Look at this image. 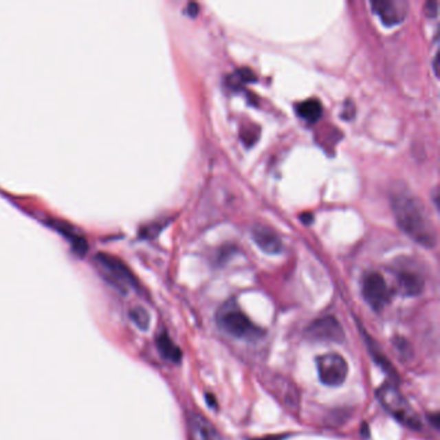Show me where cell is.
<instances>
[{
	"instance_id": "obj_1",
	"label": "cell",
	"mask_w": 440,
	"mask_h": 440,
	"mask_svg": "<svg viewBox=\"0 0 440 440\" xmlns=\"http://www.w3.org/2000/svg\"><path fill=\"white\" fill-rule=\"evenodd\" d=\"M393 210L399 228L426 248L437 244V234L424 204L415 195L398 192L393 197Z\"/></svg>"
},
{
	"instance_id": "obj_2",
	"label": "cell",
	"mask_w": 440,
	"mask_h": 440,
	"mask_svg": "<svg viewBox=\"0 0 440 440\" xmlns=\"http://www.w3.org/2000/svg\"><path fill=\"white\" fill-rule=\"evenodd\" d=\"M377 399L381 406L402 425L410 430H421L422 424L419 415L412 408L408 400L404 398L397 386L391 384L382 385L377 390Z\"/></svg>"
},
{
	"instance_id": "obj_3",
	"label": "cell",
	"mask_w": 440,
	"mask_h": 440,
	"mask_svg": "<svg viewBox=\"0 0 440 440\" xmlns=\"http://www.w3.org/2000/svg\"><path fill=\"white\" fill-rule=\"evenodd\" d=\"M217 324L221 329L239 340L254 341L261 338L263 331L241 311L236 304L223 305L217 313Z\"/></svg>"
},
{
	"instance_id": "obj_4",
	"label": "cell",
	"mask_w": 440,
	"mask_h": 440,
	"mask_svg": "<svg viewBox=\"0 0 440 440\" xmlns=\"http://www.w3.org/2000/svg\"><path fill=\"white\" fill-rule=\"evenodd\" d=\"M96 261L106 279L116 285L119 291L126 294L129 289L136 287V278L120 258L109 253H98L96 256Z\"/></svg>"
},
{
	"instance_id": "obj_5",
	"label": "cell",
	"mask_w": 440,
	"mask_h": 440,
	"mask_svg": "<svg viewBox=\"0 0 440 440\" xmlns=\"http://www.w3.org/2000/svg\"><path fill=\"white\" fill-rule=\"evenodd\" d=\"M318 375L325 386L337 388L346 381L349 373V366L344 357L337 353H328L316 358Z\"/></svg>"
},
{
	"instance_id": "obj_6",
	"label": "cell",
	"mask_w": 440,
	"mask_h": 440,
	"mask_svg": "<svg viewBox=\"0 0 440 440\" xmlns=\"http://www.w3.org/2000/svg\"><path fill=\"white\" fill-rule=\"evenodd\" d=\"M306 338L319 342H342L345 332L342 325L333 316L316 319L305 331Z\"/></svg>"
},
{
	"instance_id": "obj_7",
	"label": "cell",
	"mask_w": 440,
	"mask_h": 440,
	"mask_svg": "<svg viewBox=\"0 0 440 440\" xmlns=\"http://www.w3.org/2000/svg\"><path fill=\"white\" fill-rule=\"evenodd\" d=\"M363 297L375 311H381L390 301L388 284L381 274L371 273L363 280Z\"/></svg>"
},
{
	"instance_id": "obj_8",
	"label": "cell",
	"mask_w": 440,
	"mask_h": 440,
	"mask_svg": "<svg viewBox=\"0 0 440 440\" xmlns=\"http://www.w3.org/2000/svg\"><path fill=\"white\" fill-rule=\"evenodd\" d=\"M373 12L386 26L398 25L407 16V3L398 0H375L371 1Z\"/></svg>"
},
{
	"instance_id": "obj_9",
	"label": "cell",
	"mask_w": 440,
	"mask_h": 440,
	"mask_svg": "<svg viewBox=\"0 0 440 440\" xmlns=\"http://www.w3.org/2000/svg\"><path fill=\"white\" fill-rule=\"evenodd\" d=\"M188 425L190 440H222L220 432L212 425L210 419L200 413H190Z\"/></svg>"
},
{
	"instance_id": "obj_10",
	"label": "cell",
	"mask_w": 440,
	"mask_h": 440,
	"mask_svg": "<svg viewBox=\"0 0 440 440\" xmlns=\"http://www.w3.org/2000/svg\"><path fill=\"white\" fill-rule=\"evenodd\" d=\"M252 238L262 251L269 254H278L283 250L282 239L275 231L266 226H256L252 229Z\"/></svg>"
},
{
	"instance_id": "obj_11",
	"label": "cell",
	"mask_w": 440,
	"mask_h": 440,
	"mask_svg": "<svg viewBox=\"0 0 440 440\" xmlns=\"http://www.w3.org/2000/svg\"><path fill=\"white\" fill-rule=\"evenodd\" d=\"M157 345L160 355L164 359H167L172 363H179L181 362V359H182L181 349L170 340V337L166 332L159 335L157 340Z\"/></svg>"
},
{
	"instance_id": "obj_12",
	"label": "cell",
	"mask_w": 440,
	"mask_h": 440,
	"mask_svg": "<svg viewBox=\"0 0 440 440\" xmlns=\"http://www.w3.org/2000/svg\"><path fill=\"white\" fill-rule=\"evenodd\" d=\"M398 283L399 288L404 296H419L424 289V280L415 273L400 274Z\"/></svg>"
},
{
	"instance_id": "obj_13",
	"label": "cell",
	"mask_w": 440,
	"mask_h": 440,
	"mask_svg": "<svg viewBox=\"0 0 440 440\" xmlns=\"http://www.w3.org/2000/svg\"><path fill=\"white\" fill-rule=\"evenodd\" d=\"M296 110H297L298 116L307 120L309 123H315L323 113L322 104L314 98H310V100H306L304 102H301L300 105H297Z\"/></svg>"
},
{
	"instance_id": "obj_14",
	"label": "cell",
	"mask_w": 440,
	"mask_h": 440,
	"mask_svg": "<svg viewBox=\"0 0 440 440\" xmlns=\"http://www.w3.org/2000/svg\"><path fill=\"white\" fill-rule=\"evenodd\" d=\"M131 318L133 320V323L140 328V329H147L150 324V316L145 309L142 307H136L131 311Z\"/></svg>"
},
{
	"instance_id": "obj_15",
	"label": "cell",
	"mask_w": 440,
	"mask_h": 440,
	"mask_svg": "<svg viewBox=\"0 0 440 440\" xmlns=\"http://www.w3.org/2000/svg\"><path fill=\"white\" fill-rule=\"evenodd\" d=\"M425 11L429 17H435L438 14V1L430 0L425 4Z\"/></svg>"
},
{
	"instance_id": "obj_16",
	"label": "cell",
	"mask_w": 440,
	"mask_h": 440,
	"mask_svg": "<svg viewBox=\"0 0 440 440\" xmlns=\"http://www.w3.org/2000/svg\"><path fill=\"white\" fill-rule=\"evenodd\" d=\"M198 4L197 3H190L189 6H188V8H186V11L189 13L190 17H195L197 14H198Z\"/></svg>"
},
{
	"instance_id": "obj_17",
	"label": "cell",
	"mask_w": 440,
	"mask_h": 440,
	"mask_svg": "<svg viewBox=\"0 0 440 440\" xmlns=\"http://www.w3.org/2000/svg\"><path fill=\"white\" fill-rule=\"evenodd\" d=\"M207 403H208V406H210V408H216V407H217L216 399H214L213 395H210V394H207Z\"/></svg>"
},
{
	"instance_id": "obj_18",
	"label": "cell",
	"mask_w": 440,
	"mask_h": 440,
	"mask_svg": "<svg viewBox=\"0 0 440 440\" xmlns=\"http://www.w3.org/2000/svg\"><path fill=\"white\" fill-rule=\"evenodd\" d=\"M438 60H439V56L437 54L435 58H434V69H435V74H437V75H439V70H438V63H439V61H438Z\"/></svg>"
}]
</instances>
